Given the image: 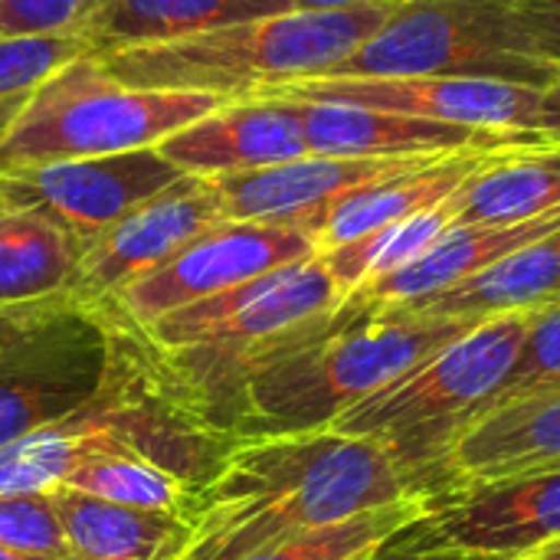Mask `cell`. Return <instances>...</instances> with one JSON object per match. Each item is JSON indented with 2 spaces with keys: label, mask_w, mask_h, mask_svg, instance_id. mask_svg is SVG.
Listing matches in <instances>:
<instances>
[{
  "label": "cell",
  "mask_w": 560,
  "mask_h": 560,
  "mask_svg": "<svg viewBox=\"0 0 560 560\" xmlns=\"http://www.w3.org/2000/svg\"><path fill=\"white\" fill-rule=\"evenodd\" d=\"M285 98V95H279ZM299 112L308 154L331 158H410V154H446L469 148H499L532 141L541 135H495L466 125H446L413 118L400 112L368 108L354 102L328 98H289Z\"/></svg>",
  "instance_id": "17"
},
{
  "label": "cell",
  "mask_w": 560,
  "mask_h": 560,
  "mask_svg": "<svg viewBox=\"0 0 560 560\" xmlns=\"http://www.w3.org/2000/svg\"><path fill=\"white\" fill-rule=\"evenodd\" d=\"M292 10H335V7H354V3H397V0H285Z\"/></svg>",
  "instance_id": "36"
},
{
  "label": "cell",
  "mask_w": 560,
  "mask_h": 560,
  "mask_svg": "<svg viewBox=\"0 0 560 560\" xmlns=\"http://www.w3.org/2000/svg\"><path fill=\"white\" fill-rule=\"evenodd\" d=\"M220 220L226 213L213 180L184 174L82 249L72 299L89 308H105L125 285L167 262Z\"/></svg>",
  "instance_id": "13"
},
{
  "label": "cell",
  "mask_w": 560,
  "mask_h": 560,
  "mask_svg": "<svg viewBox=\"0 0 560 560\" xmlns=\"http://www.w3.org/2000/svg\"><path fill=\"white\" fill-rule=\"evenodd\" d=\"M558 69L515 0H400L348 59L315 79H502L545 85Z\"/></svg>",
  "instance_id": "8"
},
{
  "label": "cell",
  "mask_w": 560,
  "mask_h": 560,
  "mask_svg": "<svg viewBox=\"0 0 560 560\" xmlns=\"http://www.w3.org/2000/svg\"><path fill=\"white\" fill-rule=\"evenodd\" d=\"M371 560H482V558H466V555H420V551H410V548H404L400 545V535L381 551V555H374Z\"/></svg>",
  "instance_id": "35"
},
{
  "label": "cell",
  "mask_w": 560,
  "mask_h": 560,
  "mask_svg": "<svg viewBox=\"0 0 560 560\" xmlns=\"http://www.w3.org/2000/svg\"><path fill=\"white\" fill-rule=\"evenodd\" d=\"M0 548L56 558L69 555L49 492L0 495Z\"/></svg>",
  "instance_id": "31"
},
{
  "label": "cell",
  "mask_w": 560,
  "mask_h": 560,
  "mask_svg": "<svg viewBox=\"0 0 560 560\" xmlns=\"http://www.w3.org/2000/svg\"><path fill=\"white\" fill-rule=\"evenodd\" d=\"M560 299V226L512 249L472 279L446 289L443 295L400 312H423L440 318L482 322L492 315L538 312Z\"/></svg>",
  "instance_id": "23"
},
{
  "label": "cell",
  "mask_w": 560,
  "mask_h": 560,
  "mask_svg": "<svg viewBox=\"0 0 560 560\" xmlns=\"http://www.w3.org/2000/svg\"><path fill=\"white\" fill-rule=\"evenodd\" d=\"M397 3L285 10L213 26L171 43L102 52L98 59L125 85L243 98L325 75L348 59L394 13Z\"/></svg>",
  "instance_id": "5"
},
{
  "label": "cell",
  "mask_w": 560,
  "mask_h": 560,
  "mask_svg": "<svg viewBox=\"0 0 560 560\" xmlns=\"http://www.w3.org/2000/svg\"><path fill=\"white\" fill-rule=\"evenodd\" d=\"M259 95L328 98L495 135H538L541 85L502 79H299Z\"/></svg>",
  "instance_id": "14"
},
{
  "label": "cell",
  "mask_w": 560,
  "mask_h": 560,
  "mask_svg": "<svg viewBox=\"0 0 560 560\" xmlns=\"http://www.w3.org/2000/svg\"><path fill=\"white\" fill-rule=\"evenodd\" d=\"M0 560H72V558H69V555H66V558H56V555H26V551L0 548Z\"/></svg>",
  "instance_id": "37"
},
{
  "label": "cell",
  "mask_w": 560,
  "mask_h": 560,
  "mask_svg": "<svg viewBox=\"0 0 560 560\" xmlns=\"http://www.w3.org/2000/svg\"><path fill=\"white\" fill-rule=\"evenodd\" d=\"M66 489L85 492L92 499L141 509V512H164V515H184L190 509V499L197 492L194 482L167 472L158 463L148 459H95L82 469H75L66 482Z\"/></svg>",
  "instance_id": "28"
},
{
  "label": "cell",
  "mask_w": 560,
  "mask_h": 560,
  "mask_svg": "<svg viewBox=\"0 0 560 560\" xmlns=\"http://www.w3.org/2000/svg\"><path fill=\"white\" fill-rule=\"evenodd\" d=\"M472 325L469 318L341 302L249 374L236 436L328 430Z\"/></svg>",
  "instance_id": "4"
},
{
  "label": "cell",
  "mask_w": 560,
  "mask_h": 560,
  "mask_svg": "<svg viewBox=\"0 0 560 560\" xmlns=\"http://www.w3.org/2000/svg\"><path fill=\"white\" fill-rule=\"evenodd\" d=\"M459 223V213H456V203L453 197L430 207V210H420L413 217H404L377 233H368L348 246H338V249H328L322 253L325 266L331 269L335 282L341 285L345 295H351L354 289L413 262L420 253H427L450 226Z\"/></svg>",
  "instance_id": "26"
},
{
  "label": "cell",
  "mask_w": 560,
  "mask_h": 560,
  "mask_svg": "<svg viewBox=\"0 0 560 560\" xmlns=\"http://www.w3.org/2000/svg\"><path fill=\"white\" fill-rule=\"evenodd\" d=\"M459 223H525L560 210V144H512L453 194Z\"/></svg>",
  "instance_id": "24"
},
{
  "label": "cell",
  "mask_w": 560,
  "mask_h": 560,
  "mask_svg": "<svg viewBox=\"0 0 560 560\" xmlns=\"http://www.w3.org/2000/svg\"><path fill=\"white\" fill-rule=\"evenodd\" d=\"M555 226H560V210L525 223H456L413 262L354 289L345 295V302L368 308H413L472 279L512 249L551 233Z\"/></svg>",
  "instance_id": "18"
},
{
  "label": "cell",
  "mask_w": 560,
  "mask_h": 560,
  "mask_svg": "<svg viewBox=\"0 0 560 560\" xmlns=\"http://www.w3.org/2000/svg\"><path fill=\"white\" fill-rule=\"evenodd\" d=\"M226 102L213 92L138 89L82 52L36 85L0 138V174L158 148L177 128Z\"/></svg>",
  "instance_id": "7"
},
{
  "label": "cell",
  "mask_w": 560,
  "mask_h": 560,
  "mask_svg": "<svg viewBox=\"0 0 560 560\" xmlns=\"http://www.w3.org/2000/svg\"><path fill=\"white\" fill-rule=\"evenodd\" d=\"M315 253V236L299 223L220 220L177 249L167 262L125 285L102 312L141 331L184 305L220 295Z\"/></svg>",
  "instance_id": "11"
},
{
  "label": "cell",
  "mask_w": 560,
  "mask_h": 560,
  "mask_svg": "<svg viewBox=\"0 0 560 560\" xmlns=\"http://www.w3.org/2000/svg\"><path fill=\"white\" fill-rule=\"evenodd\" d=\"M98 0H0V36L79 33Z\"/></svg>",
  "instance_id": "32"
},
{
  "label": "cell",
  "mask_w": 560,
  "mask_h": 560,
  "mask_svg": "<svg viewBox=\"0 0 560 560\" xmlns=\"http://www.w3.org/2000/svg\"><path fill=\"white\" fill-rule=\"evenodd\" d=\"M92 52L79 33L66 36H0V138L26 98L69 59Z\"/></svg>",
  "instance_id": "29"
},
{
  "label": "cell",
  "mask_w": 560,
  "mask_h": 560,
  "mask_svg": "<svg viewBox=\"0 0 560 560\" xmlns=\"http://www.w3.org/2000/svg\"><path fill=\"white\" fill-rule=\"evenodd\" d=\"M49 495L72 560H177L184 551V515L125 509L66 486Z\"/></svg>",
  "instance_id": "21"
},
{
  "label": "cell",
  "mask_w": 560,
  "mask_h": 560,
  "mask_svg": "<svg viewBox=\"0 0 560 560\" xmlns=\"http://www.w3.org/2000/svg\"><path fill=\"white\" fill-rule=\"evenodd\" d=\"M180 177L158 148H138L0 174V200L43 213L89 246Z\"/></svg>",
  "instance_id": "12"
},
{
  "label": "cell",
  "mask_w": 560,
  "mask_h": 560,
  "mask_svg": "<svg viewBox=\"0 0 560 560\" xmlns=\"http://www.w3.org/2000/svg\"><path fill=\"white\" fill-rule=\"evenodd\" d=\"M532 558H541V560H560V541H555L551 548H545V551H538V555H532Z\"/></svg>",
  "instance_id": "38"
},
{
  "label": "cell",
  "mask_w": 560,
  "mask_h": 560,
  "mask_svg": "<svg viewBox=\"0 0 560 560\" xmlns=\"http://www.w3.org/2000/svg\"><path fill=\"white\" fill-rule=\"evenodd\" d=\"M420 499L394 459L341 430L236 436L194 492L177 560H240L354 515Z\"/></svg>",
  "instance_id": "1"
},
{
  "label": "cell",
  "mask_w": 560,
  "mask_h": 560,
  "mask_svg": "<svg viewBox=\"0 0 560 560\" xmlns=\"http://www.w3.org/2000/svg\"><path fill=\"white\" fill-rule=\"evenodd\" d=\"M430 158L436 154H410V158L302 154L272 167L213 177V187L220 194L226 220L299 223L312 233V223L345 194L387 180Z\"/></svg>",
  "instance_id": "16"
},
{
  "label": "cell",
  "mask_w": 560,
  "mask_h": 560,
  "mask_svg": "<svg viewBox=\"0 0 560 560\" xmlns=\"http://www.w3.org/2000/svg\"><path fill=\"white\" fill-rule=\"evenodd\" d=\"M515 10L538 36L548 59L560 66V0H515Z\"/></svg>",
  "instance_id": "33"
},
{
  "label": "cell",
  "mask_w": 560,
  "mask_h": 560,
  "mask_svg": "<svg viewBox=\"0 0 560 560\" xmlns=\"http://www.w3.org/2000/svg\"><path fill=\"white\" fill-rule=\"evenodd\" d=\"M341 302V285L315 253L184 305L141 328V338L177 404L203 427L236 436L249 374Z\"/></svg>",
  "instance_id": "3"
},
{
  "label": "cell",
  "mask_w": 560,
  "mask_h": 560,
  "mask_svg": "<svg viewBox=\"0 0 560 560\" xmlns=\"http://www.w3.org/2000/svg\"><path fill=\"white\" fill-rule=\"evenodd\" d=\"M285 10H292L285 0H98L79 36L95 56H102Z\"/></svg>",
  "instance_id": "22"
},
{
  "label": "cell",
  "mask_w": 560,
  "mask_h": 560,
  "mask_svg": "<svg viewBox=\"0 0 560 560\" xmlns=\"http://www.w3.org/2000/svg\"><path fill=\"white\" fill-rule=\"evenodd\" d=\"M538 135L551 144H560V69L551 75V82L541 85Z\"/></svg>",
  "instance_id": "34"
},
{
  "label": "cell",
  "mask_w": 560,
  "mask_h": 560,
  "mask_svg": "<svg viewBox=\"0 0 560 560\" xmlns=\"http://www.w3.org/2000/svg\"><path fill=\"white\" fill-rule=\"evenodd\" d=\"M560 541V466L463 479L423 495V515L400 532L420 555L532 558Z\"/></svg>",
  "instance_id": "10"
},
{
  "label": "cell",
  "mask_w": 560,
  "mask_h": 560,
  "mask_svg": "<svg viewBox=\"0 0 560 560\" xmlns=\"http://www.w3.org/2000/svg\"><path fill=\"white\" fill-rule=\"evenodd\" d=\"M158 151L190 177H230L308 154L299 112L279 95L226 98L167 135Z\"/></svg>",
  "instance_id": "15"
},
{
  "label": "cell",
  "mask_w": 560,
  "mask_h": 560,
  "mask_svg": "<svg viewBox=\"0 0 560 560\" xmlns=\"http://www.w3.org/2000/svg\"><path fill=\"white\" fill-rule=\"evenodd\" d=\"M423 515V495L387 509L354 515L348 522L266 545L240 560H371L381 555L400 532H407Z\"/></svg>",
  "instance_id": "27"
},
{
  "label": "cell",
  "mask_w": 560,
  "mask_h": 560,
  "mask_svg": "<svg viewBox=\"0 0 560 560\" xmlns=\"http://www.w3.org/2000/svg\"><path fill=\"white\" fill-rule=\"evenodd\" d=\"M535 560H541V558H535Z\"/></svg>",
  "instance_id": "40"
},
{
  "label": "cell",
  "mask_w": 560,
  "mask_h": 560,
  "mask_svg": "<svg viewBox=\"0 0 560 560\" xmlns=\"http://www.w3.org/2000/svg\"><path fill=\"white\" fill-rule=\"evenodd\" d=\"M236 436L203 427L167 390L141 331L112 315V358L98 390L72 413L0 446V495L52 492L95 459H148L197 489Z\"/></svg>",
  "instance_id": "2"
},
{
  "label": "cell",
  "mask_w": 560,
  "mask_h": 560,
  "mask_svg": "<svg viewBox=\"0 0 560 560\" xmlns=\"http://www.w3.org/2000/svg\"><path fill=\"white\" fill-rule=\"evenodd\" d=\"M512 560H535V558H512Z\"/></svg>",
  "instance_id": "39"
},
{
  "label": "cell",
  "mask_w": 560,
  "mask_h": 560,
  "mask_svg": "<svg viewBox=\"0 0 560 560\" xmlns=\"http://www.w3.org/2000/svg\"><path fill=\"white\" fill-rule=\"evenodd\" d=\"M108 358L112 315L72 295L0 312V446L82 407Z\"/></svg>",
  "instance_id": "9"
},
{
  "label": "cell",
  "mask_w": 560,
  "mask_h": 560,
  "mask_svg": "<svg viewBox=\"0 0 560 560\" xmlns=\"http://www.w3.org/2000/svg\"><path fill=\"white\" fill-rule=\"evenodd\" d=\"M555 387H560V299L528 315L518 358H515L505 384L489 400V407H499V404H509V400H522V397H532V394H541V390H555Z\"/></svg>",
  "instance_id": "30"
},
{
  "label": "cell",
  "mask_w": 560,
  "mask_h": 560,
  "mask_svg": "<svg viewBox=\"0 0 560 560\" xmlns=\"http://www.w3.org/2000/svg\"><path fill=\"white\" fill-rule=\"evenodd\" d=\"M532 141H538V138H532ZM515 144H525V141H515ZM505 148H512V144L446 151V154L420 161L387 180H377V184L345 194L312 223L318 253L348 246V243H354L368 233H377L404 217H413L420 210H430V207L450 200L476 171H482Z\"/></svg>",
  "instance_id": "19"
},
{
  "label": "cell",
  "mask_w": 560,
  "mask_h": 560,
  "mask_svg": "<svg viewBox=\"0 0 560 560\" xmlns=\"http://www.w3.org/2000/svg\"><path fill=\"white\" fill-rule=\"evenodd\" d=\"M82 249L43 213L0 200V312L72 295Z\"/></svg>",
  "instance_id": "25"
},
{
  "label": "cell",
  "mask_w": 560,
  "mask_h": 560,
  "mask_svg": "<svg viewBox=\"0 0 560 560\" xmlns=\"http://www.w3.org/2000/svg\"><path fill=\"white\" fill-rule=\"evenodd\" d=\"M551 466H560V387L489 407L456 443L446 486Z\"/></svg>",
  "instance_id": "20"
},
{
  "label": "cell",
  "mask_w": 560,
  "mask_h": 560,
  "mask_svg": "<svg viewBox=\"0 0 560 560\" xmlns=\"http://www.w3.org/2000/svg\"><path fill=\"white\" fill-rule=\"evenodd\" d=\"M532 312L492 315L341 413L331 430L377 443L413 495L446 486L450 456L505 384Z\"/></svg>",
  "instance_id": "6"
}]
</instances>
